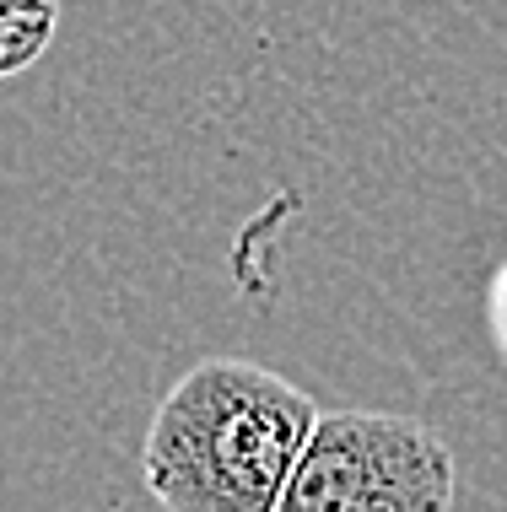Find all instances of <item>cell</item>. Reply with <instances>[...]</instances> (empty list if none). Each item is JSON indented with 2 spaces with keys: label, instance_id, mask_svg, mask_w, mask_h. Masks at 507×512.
Wrapping results in <instances>:
<instances>
[{
  "label": "cell",
  "instance_id": "cell-3",
  "mask_svg": "<svg viewBox=\"0 0 507 512\" xmlns=\"http://www.w3.org/2000/svg\"><path fill=\"white\" fill-rule=\"evenodd\" d=\"M60 0H0V81L27 71L49 49Z\"/></svg>",
  "mask_w": 507,
  "mask_h": 512
},
{
  "label": "cell",
  "instance_id": "cell-1",
  "mask_svg": "<svg viewBox=\"0 0 507 512\" xmlns=\"http://www.w3.org/2000/svg\"><path fill=\"white\" fill-rule=\"evenodd\" d=\"M319 405L281 372L211 356L189 367L152 415L146 491L168 512H276Z\"/></svg>",
  "mask_w": 507,
  "mask_h": 512
},
{
  "label": "cell",
  "instance_id": "cell-2",
  "mask_svg": "<svg viewBox=\"0 0 507 512\" xmlns=\"http://www.w3.org/2000/svg\"><path fill=\"white\" fill-rule=\"evenodd\" d=\"M454 491V453L432 426L383 410H335L313 421L281 512H443Z\"/></svg>",
  "mask_w": 507,
  "mask_h": 512
}]
</instances>
